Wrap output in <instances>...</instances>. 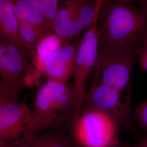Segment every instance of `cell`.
<instances>
[{
	"mask_svg": "<svg viewBox=\"0 0 147 147\" xmlns=\"http://www.w3.org/2000/svg\"><path fill=\"white\" fill-rule=\"evenodd\" d=\"M98 28L100 47H140L147 38V19L130 0H106Z\"/></svg>",
	"mask_w": 147,
	"mask_h": 147,
	"instance_id": "cell-1",
	"label": "cell"
},
{
	"mask_svg": "<svg viewBox=\"0 0 147 147\" xmlns=\"http://www.w3.org/2000/svg\"><path fill=\"white\" fill-rule=\"evenodd\" d=\"M69 123V134L79 147H112L121 143L120 125L101 111L82 108Z\"/></svg>",
	"mask_w": 147,
	"mask_h": 147,
	"instance_id": "cell-2",
	"label": "cell"
},
{
	"mask_svg": "<svg viewBox=\"0 0 147 147\" xmlns=\"http://www.w3.org/2000/svg\"><path fill=\"white\" fill-rule=\"evenodd\" d=\"M32 53L20 41L0 37V90L18 101L31 71Z\"/></svg>",
	"mask_w": 147,
	"mask_h": 147,
	"instance_id": "cell-3",
	"label": "cell"
},
{
	"mask_svg": "<svg viewBox=\"0 0 147 147\" xmlns=\"http://www.w3.org/2000/svg\"><path fill=\"white\" fill-rule=\"evenodd\" d=\"M52 127L25 102L0 97V147Z\"/></svg>",
	"mask_w": 147,
	"mask_h": 147,
	"instance_id": "cell-4",
	"label": "cell"
},
{
	"mask_svg": "<svg viewBox=\"0 0 147 147\" xmlns=\"http://www.w3.org/2000/svg\"><path fill=\"white\" fill-rule=\"evenodd\" d=\"M33 110L52 127L69 123L78 113L73 83L47 80L37 91Z\"/></svg>",
	"mask_w": 147,
	"mask_h": 147,
	"instance_id": "cell-5",
	"label": "cell"
},
{
	"mask_svg": "<svg viewBox=\"0 0 147 147\" xmlns=\"http://www.w3.org/2000/svg\"><path fill=\"white\" fill-rule=\"evenodd\" d=\"M139 48L99 47L93 80L131 95L132 70Z\"/></svg>",
	"mask_w": 147,
	"mask_h": 147,
	"instance_id": "cell-6",
	"label": "cell"
},
{
	"mask_svg": "<svg viewBox=\"0 0 147 147\" xmlns=\"http://www.w3.org/2000/svg\"><path fill=\"white\" fill-rule=\"evenodd\" d=\"M96 0H60L53 20V32L67 44L98 22Z\"/></svg>",
	"mask_w": 147,
	"mask_h": 147,
	"instance_id": "cell-7",
	"label": "cell"
},
{
	"mask_svg": "<svg viewBox=\"0 0 147 147\" xmlns=\"http://www.w3.org/2000/svg\"><path fill=\"white\" fill-rule=\"evenodd\" d=\"M98 23L87 29L81 38L74 68V86L78 113L84 104L87 92L86 84L89 75L94 70L99 50Z\"/></svg>",
	"mask_w": 147,
	"mask_h": 147,
	"instance_id": "cell-8",
	"label": "cell"
},
{
	"mask_svg": "<svg viewBox=\"0 0 147 147\" xmlns=\"http://www.w3.org/2000/svg\"><path fill=\"white\" fill-rule=\"evenodd\" d=\"M82 108H92L104 112L121 125L130 116L131 95L93 80L87 92Z\"/></svg>",
	"mask_w": 147,
	"mask_h": 147,
	"instance_id": "cell-9",
	"label": "cell"
},
{
	"mask_svg": "<svg viewBox=\"0 0 147 147\" xmlns=\"http://www.w3.org/2000/svg\"><path fill=\"white\" fill-rule=\"evenodd\" d=\"M81 39L64 45L53 53L45 63L44 76L47 80L68 82L73 76L75 61Z\"/></svg>",
	"mask_w": 147,
	"mask_h": 147,
	"instance_id": "cell-10",
	"label": "cell"
},
{
	"mask_svg": "<svg viewBox=\"0 0 147 147\" xmlns=\"http://www.w3.org/2000/svg\"><path fill=\"white\" fill-rule=\"evenodd\" d=\"M69 44L64 42L53 32L48 33L32 53L31 71L25 82L26 87L38 85L44 76V69L49 57L59 49Z\"/></svg>",
	"mask_w": 147,
	"mask_h": 147,
	"instance_id": "cell-11",
	"label": "cell"
},
{
	"mask_svg": "<svg viewBox=\"0 0 147 147\" xmlns=\"http://www.w3.org/2000/svg\"><path fill=\"white\" fill-rule=\"evenodd\" d=\"M0 37L21 42L19 21L11 0H0Z\"/></svg>",
	"mask_w": 147,
	"mask_h": 147,
	"instance_id": "cell-12",
	"label": "cell"
},
{
	"mask_svg": "<svg viewBox=\"0 0 147 147\" xmlns=\"http://www.w3.org/2000/svg\"><path fill=\"white\" fill-rule=\"evenodd\" d=\"M42 147H79L67 131L64 124L38 134Z\"/></svg>",
	"mask_w": 147,
	"mask_h": 147,
	"instance_id": "cell-13",
	"label": "cell"
},
{
	"mask_svg": "<svg viewBox=\"0 0 147 147\" xmlns=\"http://www.w3.org/2000/svg\"><path fill=\"white\" fill-rule=\"evenodd\" d=\"M11 1L19 22L52 29L44 16L27 0Z\"/></svg>",
	"mask_w": 147,
	"mask_h": 147,
	"instance_id": "cell-14",
	"label": "cell"
},
{
	"mask_svg": "<svg viewBox=\"0 0 147 147\" xmlns=\"http://www.w3.org/2000/svg\"><path fill=\"white\" fill-rule=\"evenodd\" d=\"M52 31L50 28L35 26L19 22V35L21 42L32 53L40 42Z\"/></svg>",
	"mask_w": 147,
	"mask_h": 147,
	"instance_id": "cell-15",
	"label": "cell"
},
{
	"mask_svg": "<svg viewBox=\"0 0 147 147\" xmlns=\"http://www.w3.org/2000/svg\"><path fill=\"white\" fill-rule=\"evenodd\" d=\"M38 11L53 30V20L58 10L60 0H27Z\"/></svg>",
	"mask_w": 147,
	"mask_h": 147,
	"instance_id": "cell-16",
	"label": "cell"
},
{
	"mask_svg": "<svg viewBox=\"0 0 147 147\" xmlns=\"http://www.w3.org/2000/svg\"><path fill=\"white\" fill-rule=\"evenodd\" d=\"M4 147H42L38 134L28 138L13 142Z\"/></svg>",
	"mask_w": 147,
	"mask_h": 147,
	"instance_id": "cell-17",
	"label": "cell"
},
{
	"mask_svg": "<svg viewBox=\"0 0 147 147\" xmlns=\"http://www.w3.org/2000/svg\"><path fill=\"white\" fill-rule=\"evenodd\" d=\"M135 116L141 126L147 130V100L137 107Z\"/></svg>",
	"mask_w": 147,
	"mask_h": 147,
	"instance_id": "cell-18",
	"label": "cell"
},
{
	"mask_svg": "<svg viewBox=\"0 0 147 147\" xmlns=\"http://www.w3.org/2000/svg\"><path fill=\"white\" fill-rule=\"evenodd\" d=\"M139 56V64L140 68L147 71V38L143 42L138 50Z\"/></svg>",
	"mask_w": 147,
	"mask_h": 147,
	"instance_id": "cell-19",
	"label": "cell"
},
{
	"mask_svg": "<svg viewBox=\"0 0 147 147\" xmlns=\"http://www.w3.org/2000/svg\"><path fill=\"white\" fill-rule=\"evenodd\" d=\"M138 8L147 19V1L139 2Z\"/></svg>",
	"mask_w": 147,
	"mask_h": 147,
	"instance_id": "cell-20",
	"label": "cell"
},
{
	"mask_svg": "<svg viewBox=\"0 0 147 147\" xmlns=\"http://www.w3.org/2000/svg\"><path fill=\"white\" fill-rule=\"evenodd\" d=\"M131 147H147V136L143 138L134 146Z\"/></svg>",
	"mask_w": 147,
	"mask_h": 147,
	"instance_id": "cell-21",
	"label": "cell"
},
{
	"mask_svg": "<svg viewBox=\"0 0 147 147\" xmlns=\"http://www.w3.org/2000/svg\"><path fill=\"white\" fill-rule=\"evenodd\" d=\"M106 0H96V15L99 18V13L100 11V7L102 3Z\"/></svg>",
	"mask_w": 147,
	"mask_h": 147,
	"instance_id": "cell-22",
	"label": "cell"
},
{
	"mask_svg": "<svg viewBox=\"0 0 147 147\" xmlns=\"http://www.w3.org/2000/svg\"><path fill=\"white\" fill-rule=\"evenodd\" d=\"M131 147L130 145L127 144H123V143H121L119 145H117L116 146H114V147Z\"/></svg>",
	"mask_w": 147,
	"mask_h": 147,
	"instance_id": "cell-23",
	"label": "cell"
},
{
	"mask_svg": "<svg viewBox=\"0 0 147 147\" xmlns=\"http://www.w3.org/2000/svg\"><path fill=\"white\" fill-rule=\"evenodd\" d=\"M132 2H134V1H136L137 2H143V1H147V0H130Z\"/></svg>",
	"mask_w": 147,
	"mask_h": 147,
	"instance_id": "cell-24",
	"label": "cell"
}]
</instances>
